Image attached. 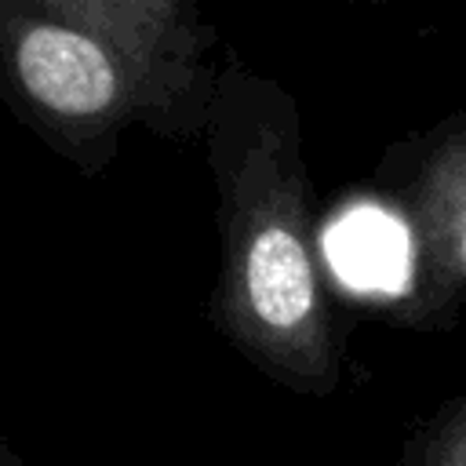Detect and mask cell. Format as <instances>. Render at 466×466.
<instances>
[{"label": "cell", "instance_id": "3", "mask_svg": "<svg viewBox=\"0 0 466 466\" xmlns=\"http://www.w3.org/2000/svg\"><path fill=\"white\" fill-rule=\"evenodd\" d=\"M411 229L419 295L444 302L466 291V131L448 135L426 157L411 197Z\"/></svg>", "mask_w": 466, "mask_h": 466}, {"label": "cell", "instance_id": "1", "mask_svg": "<svg viewBox=\"0 0 466 466\" xmlns=\"http://www.w3.org/2000/svg\"><path fill=\"white\" fill-rule=\"evenodd\" d=\"M226 317L233 339L280 382L302 393H331L339 382L299 175L273 146L255 149L240 175Z\"/></svg>", "mask_w": 466, "mask_h": 466}, {"label": "cell", "instance_id": "4", "mask_svg": "<svg viewBox=\"0 0 466 466\" xmlns=\"http://www.w3.org/2000/svg\"><path fill=\"white\" fill-rule=\"evenodd\" d=\"M58 7L69 22L98 29L124 44L135 58L167 44L182 0H44Z\"/></svg>", "mask_w": 466, "mask_h": 466}, {"label": "cell", "instance_id": "2", "mask_svg": "<svg viewBox=\"0 0 466 466\" xmlns=\"http://www.w3.org/2000/svg\"><path fill=\"white\" fill-rule=\"evenodd\" d=\"M138 62L113 36L69 18H29L11 36L18 87L44 113L73 124L116 113L131 95V69Z\"/></svg>", "mask_w": 466, "mask_h": 466}, {"label": "cell", "instance_id": "5", "mask_svg": "<svg viewBox=\"0 0 466 466\" xmlns=\"http://www.w3.org/2000/svg\"><path fill=\"white\" fill-rule=\"evenodd\" d=\"M393 466H466V393L419 426Z\"/></svg>", "mask_w": 466, "mask_h": 466}, {"label": "cell", "instance_id": "6", "mask_svg": "<svg viewBox=\"0 0 466 466\" xmlns=\"http://www.w3.org/2000/svg\"><path fill=\"white\" fill-rule=\"evenodd\" d=\"M0 466H22V459H18V451L7 444V437L0 433Z\"/></svg>", "mask_w": 466, "mask_h": 466}]
</instances>
